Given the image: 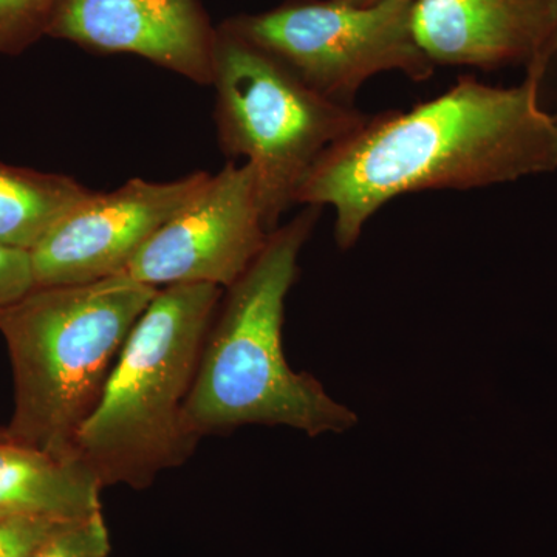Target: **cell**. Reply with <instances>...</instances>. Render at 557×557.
Segmentation results:
<instances>
[{
    "label": "cell",
    "mask_w": 557,
    "mask_h": 557,
    "mask_svg": "<svg viewBox=\"0 0 557 557\" xmlns=\"http://www.w3.org/2000/svg\"><path fill=\"white\" fill-rule=\"evenodd\" d=\"M548 70L515 87L461 76L416 108L369 115L300 183L295 205L335 209V240L350 249L370 218L403 194L474 189L557 170V110L542 108Z\"/></svg>",
    "instance_id": "6da1fadb"
},
{
    "label": "cell",
    "mask_w": 557,
    "mask_h": 557,
    "mask_svg": "<svg viewBox=\"0 0 557 557\" xmlns=\"http://www.w3.org/2000/svg\"><path fill=\"white\" fill-rule=\"evenodd\" d=\"M322 208L306 207L271 233L265 248L220 302L186 403L197 440L247 424L287 426L310 437L357 426L354 410L307 372L289 368L282 344L285 300Z\"/></svg>",
    "instance_id": "7a4b0ae2"
},
{
    "label": "cell",
    "mask_w": 557,
    "mask_h": 557,
    "mask_svg": "<svg viewBox=\"0 0 557 557\" xmlns=\"http://www.w3.org/2000/svg\"><path fill=\"white\" fill-rule=\"evenodd\" d=\"M159 288L126 273L33 287L0 307L14 410L7 438L54 457H79L76 437L97 408L132 329Z\"/></svg>",
    "instance_id": "3957f363"
},
{
    "label": "cell",
    "mask_w": 557,
    "mask_h": 557,
    "mask_svg": "<svg viewBox=\"0 0 557 557\" xmlns=\"http://www.w3.org/2000/svg\"><path fill=\"white\" fill-rule=\"evenodd\" d=\"M222 298L218 285L172 284L143 311L76 437L102 487L149 486L193 456L186 403Z\"/></svg>",
    "instance_id": "277c9868"
},
{
    "label": "cell",
    "mask_w": 557,
    "mask_h": 557,
    "mask_svg": "<svg viewBox=\"0 0 557 557\" xmlns=\"http://www.w3.org/2000/svg\"><path fill=\"white\" fill-rule=\"evenodd\" d=\"M215 126L230 159L245 157L258 175L271 230L295 205L300 183L322 153L359 129L369 115L322 97L269 51L218 27Z\"/></svg>",
    "instance_id": "5b68a950"
},
{
    "label": "cell",
    "mask_w": 557,
    "mask_h": 557,
    "mask_svg": "<svg viewBox=\"0 0 557 557\" xmlns=\"http://www.w3.org/2000/svg\"><path fill=\"white\" fill-rule=\"evenodd\" d=\"M413 2L354 7L339 0H287L223 24L269 51L322 97L355 106L366 81L380 73L401 72L412 81L434 75L435 65L413 36Z\"/></svg>",
    "instance_id": "8992f818"
},
{
    "label": "cell",
    "mask_w": 557,
    "mask_h": 557,
    "mask_svg": "<svg viewBox=\"0 0 557 557\" xmlns=\"http://www.w3.org/2000/svg\"><path fill=\"white\" fill-rule=\"evenodd\" d=\"M271 233L255 166L228 161L150 237L124 273L156 288L211 284L226 289L255 262Z\"/></svg>",
    "instance_id": "52a82bcc"
},
{
    "label": "cell",
    "mask_w": 557,
    "mask_h": 557,
    "mask_svg": "<svg viewBox=\"0 0 557 557\" xmlns=\"http://www.w3.org/2000/svg\"><path fill=\"white\" fill-rule=\"evenodd\" d=\"M211 174L172 182L132 178L69 209L30 251L35 287L84 284L124 273L150 237L185 208Z\"/></svg>",
    "instance_id": "ba28073f"
},
{
    "label": "cell",
    "mask_w": 557,
    "mask_h": 557,
    "mask_svg": "<svg viewBox=\"0 0 557 557\" xmlns=\"http://www.w3.org/2000/svg\"><path fill=\"white\" fill-rule=\"evenodd\" d=\"M47 36L135 54L199 86L214 78L218 27L199 0H60Z\"/></svg>",
    "instance_id": "9c48e42d"
},
{
    "label": "cell",
    "mask_w": 557,
    "mask_h": 557,
    "mask_svg": "<svg viewBox=\"0 0 557 557\" xmlns=\"http://www.w3.org/2000/svg\"><path fill=\"white\" fill-rule=\"evenodd\" d=\"M412 30L435 67L548 70L557 58V0H416Z\"/></svg>",
    "instance_id": "30bf717a"
},
{
    "label": "cell",
    "mask_w": 557,
    "mask_h": 557,
    "mask_svg": "<svg viewBox=\"0 0 557 557\" xmlns=\"http://www.w3.org/2000/svg\"><path fill=\"white\" fill-rule=\"evenodd\" d=\"M101 490L83 458L0 442V511L72 522L101 511Z\"/></svg>",
    "instance_id": "8fae6325"
},
{
    "label": "cell",
    "mask_w": 557,
    "mask_h": 557,
    "mask_svg": "<svg viewBox=\"0 0 557 557\" xmlns=\"http://www.w3.org/2000/svg\"><path fill=\"white\" fill-rule=\"evenodd\" d=\"M90 194L69 175L0 161V244L32 251L69 209Z\"/></svg>",
    "instance_id": "7c38bea8"
},
{
    "label": "cell",
    "mask_w": 557,
    "mask_h": 557,
    "mask_svg": "<svg viewBox=\"0 0 557 557\" xmlns=\"http://www.w3.org/2000/svg\"><path fill=\"white\" fill-rule=\"evenodd\" d=\"M60 0H0V54H17L47 36Z\"/></svg>",
    "instance_id": "4fadbf2b"
},
{
    "label": "cell",
    "mask_w": 557,
    "mask_h": 557,
    "mask_svg": "<svg viewBox=\"0 0 557 557\" xmlns=\"http://www.w3.org/2000/svg\"><path fill=\"white\" fill-rule=\"evenodd\" d=\"M110 534L102 512L62 523L30 557H108Z\"/></svg>",
    "instance_id": "5bb4252c"
},
{
    "label": "cell",
    "mask_w": 557,
    "mask_h": 557,
    "mask_svg": "<svg viewBox=\"0 0 557 557\" xmlns=\"http://www.w3.org/2000/svg\"><path fill=\"white\" fill-rule=\"evenodd\" d=\"M62 523L30 515L0 519V557H30Z\"/></svg>",
    "instance_id": "9a60e30c"
},
{
    "label": "cell",
    "mask_w": 557,
    "mask_h": 557,
    "mask_svg": "<svg viewBox=\"0 0 557 557\" xmlns=\"http://www.w3.org/2000/svg\"><path fill=\"white\" fill-rule=\"evenodd\" d=\"M33 287L30 251L0 244V307L10 306Z\"/></svg>",
    "instance_id": "2e32d148"
},
{
    "label": "cell",
    "mask_w": 557,
    "mask_h": 557,
    "mask_svg": "<svg viewBox=\"0 0 557 557\" xmlns=\"http://www.w3.org/2000/svg\"><path fill=\"white\" fill-rule=\"evenodd\" d=\"M339 2L354 7H369L373 5V3L380 2V0H339Z\"/></svg>",
    "instance_id": "e0dca14e"
},
{
    "label": "cell",
    "mask_w": 557,
    "mask_h": 557,
    "mask_svg": "<svg viewBox=\"0 0 557 557\" xmlns=\"http://www.w3.org/2000/svg\"><path fill=\"white\" fill-rule=\"evenodd\" d=\"M7 440L5 428H0V442Z\"/></svg>",
    "instance_id": "ac0fdd59"
},
{
    "label": "cell",
    "mask_w": 557,
    "mask_h": 557,
    "mask_svg": "<svg viewBox=\"0 0 557 557\" xmlns=\"http://www.w3.org/2000/svg\"><path fill=\"white\" fill-rule=\"evenodd\" d=\"M7 516H11L10 512L7 511H0V519L7 518Z\"/></svg>",
    "instance_id": "d6986e66"
}]
</instances>
